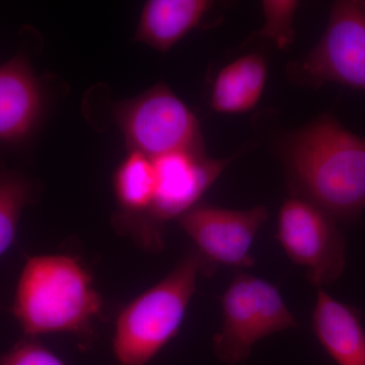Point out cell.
<instances>
[{"instance_id": "cell-1", "label": "cell", "mask_w": 365, "mask_h": 365, "mask_svg": "<svg viewBox=\"0 0 365 365\" xmlns=\"http://www.w3.org/2000/svg\"><path fill=\"white\" fill-rule=\"evenodd\" d=\"M297 193L337 220L365 207V139L332 117L314 120L290 137L285 150Z\"/></svg>"}, {"instance_id": "cell-9", "label": "cell", "mask_w": 365, "mask_h": 365, "mask_svg": "<svg viewBox=\"0 0 365 365\" xmlns=\"http://www.w3.org/2000/svg\"><path fill=\"white\" fill-rule=\"evenodd\" d=\"M302 78L365 91V9L360 1L333 4L318 44L300 64Z\"/></svg>"}, {"instance_id": "cell-4", "label": "cell", "mask_w": 365, "mask_h": 365, "mask_svg": "<svg viewBox=\"0 0 365 365\" xmlns=\"http://www.w3.org/2000/svg\"><path fill=\"white\" fill-rule=\"evenodd\" d=\"M220 300L223 325L213 338V347L227 364L245 361L257 342L297 326L279 289L256 276L237 274Z\"/></svg>"}, {"instance_id": "cell-15", "label": "cell", "mask_w": 365, "mask_h": 365, "mask_svg": "<svg viewBox=\"0 0 365 365\" xmlns=\"http://www.w3.org/2000/svg\"><path fill=\"white\" fill-rule=\"evenodd\" d=\"M31 195L32 189L25 178L16 173L0 174V258L13 246Z\"/></svg>"}, {"instance_id": "cell-3", "label": "cell", "mask_w": 365, "mask_h": 365, "mask_svg": "<svg viewBox=\"0 0 365 365\" xmlns=\"http://www.w3.org/2000/svg\"><path fill=\"white\" fill-rule=\"evenodd\" d=\"M201 273H206L202 257L189 252L172 272L122 309L113 338L120 364H148L176 337Z\"/></svg>"}, {"instance_id": "cell-6", "label": "cell", "mask_w": 365, "mask_h": 365, "mask_svg": "<svg viewBox=\"0 0 365 365\" xmlns=\"http://www.w3.org/2000/svg\"><path fill=\"white\" fill-rule=\"evenodd\" d=\"M234 157L209 158L204 153L178 151L155 158V191L153 205L133 239L150 251L163 247V227L179 220L199 200L232 162Z\"/></svg>"}, {"instance_id": "cell-17", "label": "cell", "mask_w": 365, "mask_h": 365, "mask_svg": "<svg viewBox=\"0 0 365 365\" xmlns=\"http://www.w3.org/2000/svg\"><path fill=\"white\" fill-rule=\"evenodd\" d=\"M0 365H66L51 350L33 338L20 341L0 356Z\"/></svg>"}, {"instance_id": "cell-7", "label": "cell", "mask_w": 365, "mask_h": 365, "mask_svg": "<svg viewBox=\"0 0 365 365\" xmlns=\"http://www.w3.org/2000/svg\"><path fill=\"white\" fill-rule=\"evenodd\" d=\"M278 242L288 258L306 268L311 284L323 289L345 268V242L335 218L318 205L292 196L281 206Z\"/></svg>"}, {"instance_id": "cell-10", "label": "cell", "mask_w": 365, "mask_h": 365, "mask_svg": "<svg viewBox=\"0 0 365 365\" xmlns=\"http://www.w3.org/2000/svg\"><path fill=\"white\" fill-rule=\"evenodd\" d=\"M43 93L30 64L21 58L0 66V140H21L39 120Z\"/></svg>"}, {"instance_id": "cell-5", "label": "cell", "mask_w": 365, "mask_h": 365, "mask_svg": "<svg viewBox=\"0 0 365 365\" xmlns=\"http://www.w3.org/2000/svg\"><path fill=\"white\" fill-rule=\"evenodd\" d=\"M115 120L129 151L151 160L178 151L203 153L198 120L165 83L120 103Z\"/></svg>"}, {"instance_id": "cell-2", "label": "cell", "mask_w": 365, "mask_h": 365, "mask_svg": "<svg viewBox=\"0 0 365 365\" xmlns=\"http://www.w3.org/2000/svg\"><path fill=\"white\" fill-rule=\"evenodd\" d=\"M102 307L91 274L78 259L41 255L24 265L11 311L28 337L57 333L88 337Z\"/></svg>"}, {"instance_id": "cell-8", "label": "cell", "mask_w": 365, "mask_h": 365, "mask_svg": "<svg viewBox=\"0 0 365 365\" xmlns=\"http://www.w3.org/2000/svg\"><path fill=\"white\" fill-rule=\"evenodd\" d=\"M268 217L265 206L232 210L198 204L178 220L202 257L206 273H212L218 266L252 267V246Z\"/></svg>"}, {"instance_id": "cell-16", "label": "cell", "mask_w": 365, "mask_h": 365, "mask_svg": "<svg viewBox=\"0 0 365 365\" xmlns=\"http://www.w3.org/2000/svg\"><path fill=\"white\" fill-rule=\"evenodd\" d=\"M299 1L292 0H266L262 2L264 23L260 31L262 37L273 41L281 50H285L294 43V16Z\"/></svg>"}, {"instance_id": "cell-12", "label": "cell", "mask_w": 365, "mask_h": 365, "mask_svg": "<svg viewBox=\"0 0 365 365\" xmlns=\"http://www.w3.org/2000/svg\"><path fill=\"white\" fill-rule=\"evenodd\" d=\"M212 6L209 0H150L139 16L135 40L168 52L200 25Z\"/></svg>"}, {"instance_id": "cell-18", "label": "cell", "mask_w": 365, "mask_h": 365, "mask_svg": "<svg viewBox=\"0 0 365 365\" xmlns=\"http://www.w3.org/2000/svg\"><path fill=\"white\" fill-rule=\"evenodd\" d=\"M360 4H361V6H364V9H365V1H360Z\"/></svg>"}, {"instance_id": "cell-11", "label": "cell", "mask_w": 365, "mask_h": 365, "mask_svg": "<svg viewBox=\"0 0 365 365\" xmlns=\"http://www.w3.org/2000/svg\"><path fill=\"white\" fill-rule=\"evenodd\" d=\"M317 339L337 365H365V330L354 307L319 289L313 312Z\"/></svg>"}, {"instance_id": "cell-14", "label": "cell", "mask_w": 365, "mask_h": 365, "mask_svg": "<svg viewBox=\"0 0 365 365\" xmlns=\"http://www.w3.org/2000/svg\"><path fill=\"white\" fill-rule=\"evenodd\" d=\"M268 68L260 54L250 53L218 72L211 90L210 104L222 114H242L253 110L262 97Z\"/></svg>"}, {"instance_id": "cell-13", "label": "cell", "mask_w": 365, "mask_h": 365, "mask_svg": "<svg viewBox=\"0 0 365 365\" xmlns=\"http://www.w3.org/2000/svg\"><path fill=\"white\" fill-rule=\"evenodd\" d=\"M113 188L119 212L114 222L118 230L130 235L138 232L150 212L155 198L153 160L141 153L128 151L115 172Z\"/></svg>"}]
</instances>
